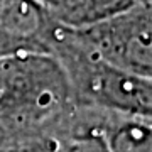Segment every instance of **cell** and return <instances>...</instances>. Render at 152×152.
Listing matches in <instances>:
<instances>
[{
	"label": "cell",
	"instance_id": "1",
	"mask_svg": "<svg viewBox=\"0 0 152 152\" xmlns=\"http://www.w3.org/2000/svg\"><path fill=\"white\" fill-rule=\"evenodd\" d=\"M76 105L51 54L0 58V124L10 135H49Z\"/></svg>",
	"mask_w": 152,
	"mask_h": 152
},
{
	"label": "cell",
	"instance_id": "2",
	"mask_svg": "<svg viewBox=\"0 0 152 152\" xmlns=\"http://www.w3.org/2000/svg\"><path fill=\"white\" fill-rule=\"evenodd\" d=\"M51 56L64 71L76 103L152 118V80L125 73L86 53L69 39L64 26L58 29Z\"/></svg>",
	"mask_w": 152,
	"mask_h": 152
},
{
	"label": "cell",
	"instance_id": "3",
	"mask_svg": "<svg viewBox=\"0 0 152 152\" xmlns=\"http://www.w3.org/2000/svg\"><path fill=\"white\" fill-rule=\"evenodd\" d=\"M75 44L118 69L152 80V2L85 27H66Z\"/></svg>",
	"mask_w": 152,
	"mask_h": 152
},
{
	"label": "cell",
	"instance_id": "4",
	"mask_svg": "<svg viewBox=\"0 0 152 152\" xmlns=\"http://www.w3.org/2000/svg\"><path fill=\"white\" fill-rule=\"evenodd\" d=\"M59 26L41 0H0V58L51 54Z\"/></svg>",
	"mask_w": 152,
	"mask_h": 152
},
{
	"label": "cell",
	"instance_id": "5",
	"mask_svg": "<svg viewBox=\"0 0 152 152\" xmlns=\"http://www.w3.org/2000/svg\"><path fill=\"white\" fill-rule=\"evenodd\" d=\"M152 0H51L49 10L64 27H85Z\"/></svg>",
	"mask_w": 152,
	"mask_h": 152
},
{
	"label": "cell",
	"instance_id": "6",
	"mask_svg": "<svg viewBox=\"0 0 152 152\" xmlns=\"http://www.w3.org/2000/svg\"><path fill=\"white\" fill-rule=\"evenodd\" d=\"M103 134L108 152H152V118L108 112Z\"/></svg>",
	"mask_w": 152,
	"mask_h": 152
},
{
	"label": "cell",
	"instance_id": "7",
	"mask_svg": "<svg viewBox=\"0 0 152 152\" xmlns=\"http://www.w3.org/2000/svg\"><path fill=\"white\" fill-rule=\"evenodd\" d=\"M4 152H63L49 135H10Z\"/></svg>",
	"mask_w": 152,
	"mask_h": 152
},
{
	"label": "cell",
	"instance_id": "8",
	"mask_svg": "<svg viewBox=\"0 0 152 152\" xmlns=\"http://www.w3.org/2000/svg\"><path fill=\"white\" fill-rule=\"evenodd\" d=\"M9 139H10V134L7 132V129L4 127V125L0 124V152H4V149H5Z\"/></svg>",
	"mask_w": 152,
	"mask_h": 152
},
{
	"label": "cell",
	"instance_id": "9",
	"mask_svg": "<svg viewBox=\"0 0 152 152\" xmlns=\"http://www.w3.org/2000/svg\"><path fill=\"white\" fill-rule=\"evenodd\" d=\"M41 2H42V4H46V5L49 7V2H51V0H41Z\"/></svg>",
	"mask_w": 152,
	"mask_h": 152
}]
</instances>
